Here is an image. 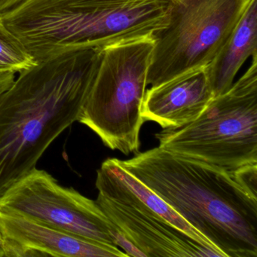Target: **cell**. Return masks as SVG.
Returning a JSON list of instances; mask_svg holds the SVG:
<instances>
[{"label": "cell", "mask_w": 257, "mask_h": 257, "mask_svg": "<svg viewBox=\"0 0 257 257\" xmlns=\"http://www.w3.org/2000/svg\"><path fill=\"white\" fill-rule=\"evenodd\" d=\"M100 53L88 48L38 63L0 94V195L37 168L49 146L78 121Z\"/></svg>", "instance_id": "6da1fadb"}, {"label": "cell", "mask_w": 257, "mask_h": 257, "mask_svg": "<svg viewBox=\"0 0 257 257\" xmlns=\"http://www.w3.org/2000/svg\"><path fill=\"white\" fill-rule=\"evenodd\" d=\"M115 159L166 201L222 257H257V195L240 183L234 171L161 147Z\"/></svg>", "instance_id": "7a4b0ae2"}, {"label": "cell", "mask_w": 257, "mask_h": 257, "mask_svg": "<svg viewBox=\"0 0 257 257\" xmlns=\"http://www.w3.org/2000/svg\"><path fill=\"white\" fill-rule=\"evenodd\" d=\"M171 10L170 0H23L0 19L40 63L153 37L166 28Z\"/></svg>", "instance_id": "3957f363"}, {"label": "cell", "mask_w": 257, "mask_h": 257, "mask_svg": "<svg viewBox=\"0 0 257 257\" xmlns=\"http://www.w3.org/2000/svg\"><path fill=\"white\" fill-rule=\"evenodd\" d=\"M155 41L142 37L101 49L91 89L78 118L112 150L139 153L144 121L142 104L148 85Z\"/></svg>", "instance_id": "277c9868"}, {"label": "cell", "mask_w": 257, "mask_h": 257, "mask_svg": "<svg viewBox=\"0 0 257 257\" xmlns=\"http://www.w3.org/2000/svg\"><path fill=\"white\" fill-rule=\"evenodd\" d=\"M159 147L228 171L257 164V54L195 121L156 134Z\"/></svg>", "instance_id": "5b68a950"}, {"label": "cell", "mask_w": 257, "mask_h": 257, "mask_svg": "<svg viewBox=\"0 0 257 257\" xmlns=\"http://www.w3.org/2000/svg\"><path fill=\"white\" fill-rule=\"evenodd\" d=\"M251 0H175L166 28L153 35L148 85L207 66L234 31Z\"/></svg>", "instance_id": "8992f818"}, {"label": "cell", "mask_w": 257, "mask_h": 257, "mask_svg": "<svg viewBox=\"0 0 257 257\" xmlns=\"http://www.w3.org/2000/svg\"><path fill=\"white\" fill-rule=\"evenodd\" d=\"M0 210L25 216L91 241L117 246V227L94 200L37 168L0 195Z\"/></svg>", "instance_id": "52a82bcc"}, {"label": "cell", "mask_w": 257, "mask_h": 257, "mask_svg": "<svg viewBox=\"0 0 257 257\" xmlns=\"http://www.w3.org/2000/svg\"><path fill=\"white\" fill-rule=\"evenodd\" d=\"M95 186L99 207L146 256H219L146 205L107 160L97 171Z\"/></svg>", "instance_id": "ba28073f"}, {"label": "cell", "mask_w": 257, "mask_h": 257, "mask_svg": "<svg viewBox=\"0 0 257 257\" xmlns=\"http://www.w3.org/2000/svg\"><path fill=\"white\" fill-rule=\"evenodd\" d=\"M6 257H126L118 246L102 244L25 216L0 210Z\"/></svg>", "instance_id": "9c48e42d"}, {"label": "cell", "mask_w": 257, "mask_h": 257, "mask_svg": "<svg viewBox=\"0 0 257 257\" xmlns=\"http://www.w3.org/2000/svg\"><path fill=\"white\" fill-rule=\"evenodd\" d=\"M213 99L207 66L197 67L146 91L142 117L163 129L182 127L196 120Z\"/></svg>", "instance_id": "30bf717a"}, {"label": "cell", "mask_w": 257, "mask_h": 257, "mask_svg": "<svg viewBox=\"0 0 257 257\" xmlns=\"http://www.w3.org/2000/svg\"><path fill=\"white\" fill-rule=\"evenodd\" d=\"M257 54V0H251L234 31L207 65L214 98L231 88L248 58Z\"/></svg>", "instance_id": "8fae6325"}, {"label": "cell", "mask_w": 257, "mask_h": 257, "mask_svg": "<svg viewBox=\"0 0 257 257\" xmlns=\"http://www.w3.org/2000/svg\"><path fill=\"white\" fill-rule=\"evenodd\" d=\"M106 160L109 162L113 171L116 173L117 175L129 186V188L136 194L137 196L141 201H144L146 205L148 206L159 216L163 217L165 220L168 221L170 223L181 230L185 234H188L189 237L199 242L204 246L213 249L219 254V256L222 257L219 251L207 239L201 235L195 228H192V225H189L166 201H164L159 195H156L151 189H149L144 183L138 180L136 177L129 174L124 168H121L115 162V159H108Z\"/></svg>", "instance_id": "7c38bea8"}, {"label": "cell", "mask_w": 257, "mask_h": 257, "mask_svg": "<svg viewBox=\"0 0 257 257\" xmlns=\"http://www.w3.org/2000/svg\"><path fill=\"white\" fill-rule=\"evenodd\" d=\"M37 64L19 37L0 19V72L20 73Z\"/></svg>", "instance_id": "4fadbf2b"}, {"label": "cell", "mask_w": 257, "mask_h": 257, "mask_svg": "<svg viewBox=\"0 0 257 257\" xmlns=\"http://www.w3.org/2000/svg\"><path fill=\"white\" fill-rule=\"evenodd\" d=\"M17 73L12 72H0V94L12 86L16 79Z\"/></svg>", "instance_id": "5bb4252c"}, {"label": "cell", "mask_w": 257, "mask_h": 257, "mask_svg": "<svg viewBox=\"0 0 257 257\" xmlns=\"http://www.w3.org/2000/svg\"><path fill=\"white\" fill-rule=\"evenodd\" d=\"M23 0H0V17Z\"/></svg>", "instance_id": "9a60e30c"}, {"label": "cell", "mask_w": 257, "mask_h": 257, "mask_svg": "<svg viewBox=\"0 0 257 257\" xmlns=\"http://www.w3.org/2000/svg\"><path fill=\"white\" fill-rule=\"evenodd\" d=\"M0 257H6L5 251L4 249V243H3V239L1 234H0Z\"/></svg>", "instance_id": "2e32d148"}, {"label": "cell", "mask_w": 257, "mask_h": 257, "mask_svg": "<svg viewBox=\"0 0 257 257\" xmlns=\"http://www.w3.org/2000/svg\"><path fill=\"white\" fill-rule=\"evenodd\" d=\"M170 1H171V3H173V2H174V1H175V0H170Z\"/></svg>", "instance_id": "e0dca14e"}]
</instances>
